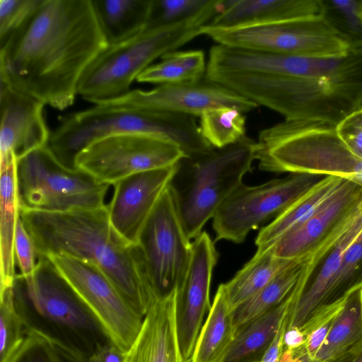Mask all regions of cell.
<instances>
[{
	"instance_id": "cell-1",
	"label": "cell",
	"mask_w": 362,
	"mask_h": 362,
	"mask_svg": "<svg viewBox=\"0 0 362 362\" xmlns=\"http://www.w3.org/2000/svg\"><path fill=\"white\" fill-rule=\"evenodd\" d=\"M107 46L91 0H42L25 28L0 46V81L63 110Z\"/></svg>"
},
{
	"instance_id": "cell-2",
	"label": "cell",
	"mask_w": 362,
	"mask_h": 362,
	"mask_svg": "<svg viewBox=\"0 0 362 362\" xmlns=\"http://www.w3.org/2000/svg\"><path fill=\"white\" fill-rule=\"evenodd\" d=\"M19 215L38 257L66 255L95 265L144 318L156 298L134 245L112 226L107 205L64 212L19 209Z\"/></svg>"
},
{
	"instance_id": "cell-3",
	"label": "cell",
	"mask_w": 362,
	"mask_h": 362,
	"mask_svg": "<svg viewBox=\"0 0 362 362\" xmlns=\"http://www.w3.org/2000/svg\"><path fill=\"white\" fill-rule=\"evenodd\" d=\"M205 78L279 112L286 120L337 124L356 109L362 96V48L351 49L346 64L326 77L214 72L206 73Z\"/></svg>"
},
{
	"instance_id": "cell-4",
	"label": "cell",
	"mask_w": 362,
	"mask_h": 362,
	"mask_svg": "<svg viewBox=\"0 0 362 362\" xmlns=\"http://www.w3.org/2000/svg\"><path fill=\"white\" fill-rule=\"evenodd\" d=\"M13 291L28 333L40 334L86 360L112 342L48 257H39L32 276L24 277L17 273Z\"/></svg>"
},
{
	"instance_id": "cell-5",
	"label": "cell",
	"mask_w": 362,
	"mask_h": 362,
	"mask_svg": "<svg viewBox=\"0 0 362 362\" xmlns=\"http://www.w3.org/2000/svg\"><path fill=\"white\" fill-rule=\"evenodd\" d=\"M120 134H143L170 141L185 156L214 148L202 136L194 117L170 112L94 105L62 116L47 148L62 166L77 170L76 158L93 142Z\"/></svg>"
},
{
	"instance_id": "cell-6",
	"label": "cell",
	"mask_w": 362,
	"mask_h": 362,
	"mask_svg": "<svg viewBox=\"0 0 362 362\" xmlns=\"http://www.w3.org/2000/svg\"><path fill=\"white\" fill-rule=\"evenodd\" d=\"M228 4V0H211L202 11L185 21L145 28L125 41L108 45L83 74L78 95L94 105L125 95L154 60L201 35L202 28L224 11Z\"/></svg>"
},
{
	"instance_id": "cell-7",
	"label": "cell",
	"mask_w": 362,
	"mask_h": 362,
	"mask_svg": "<svg viewBox=\"0 0 362 362\" xmlns=\"http://www.w3.org/2000/svg\"><path fill=\"white\" fill-rule=\"evenodd\" d=\"M259 148L258 142L244 136L225 147L185 156L176 164L168 187L190 241L243 184V176L252 170Z\"/></svg>"
},
{
	"instance_id": "cell-8",
	"label": "cell",
	"mask_w": 362,
	"mask_h": 362,
	"mask_svg": "<svg viewBox=\"0 0 362 362\" xmlns=\"http://www.w3.org/2000/svg\"><path fill=\"white\" fill-rule=\"evenodd\" d=\"M257 142L262 170L337 176L362 186V158L341 139L337 124L285 119L262 129Z\"/></svg>"
},
{
	"instance_id": "cell-9",
	"label": "cell",
	"mask_w": 362,
	"mask_h": 362,
	"mask_svg": "<svg viewBox=\"0 0 362 362\" xmlns=\"http://www.w3.org/2000/svg\"><path fill=\"white\" fill-rule=\"evenodd\" d=\"M16 180L19 209L48 212L103 207L111 186L81 170L64 168L47 146L17 160Z\"/></svg>"
},
{
	"instance_id": "cell-10",
	"label": "cell",
	"mask_w": 362,
	"mask_h": 362,
	"mask_svg": "<svg viewBox=\"0 0 362 362\" xmlns=\"http://www.w3.org/2000/svg\"><path fill=\"white\" fill-rule=\"evenodd\" d=\"M205 35L218 45L318 58L343 57L351 45L325 16L219 28L206 25Z\"/></svg>"
},
{
	"instance_id": "cell-11",
	"label": "cell",
	"mask_w": 362,
	"mask_h": 362,
	"mask_svg": "<svg viewBox=\"0 0 362 362\" xmlns=\"http://www.w3.org/2000/svg\"><path fill=\"white\" fill-rule=\"evenodd\" d=\"M191 243L183 230L168 186L134 245L156 299L176 291L188 267Z\"/></svg>"
},
{
	"instance_id": "cell-12",
	"label": "cell",
	"mask_w": 362,
	"mask_h": 362,
	"mask_svg": "<svg viewBox=\"0 0 362 362\" xmlns=\"http://www.w3.org/2000/svg\"><path fill=\"white\" fill-rule=\"evenodd\" d=\"M324 177L291 173L257 186L243 183L223 202L212 218L215 240L243 242L251 230L274 219Z\"/></svg>"
},
{
	"instance_id": "cell-13",
	"label": "cell",
	"mask_w": 362,
	"mask_h": 362,
	"mask_svg": "<svg viewBox=\"0 0 362 362\" xmlns=\"http://www.w3.org/2000/svg\"><path fill=\"white\" fill-rule=\"evenodd\" d=\"M185 156L175 144L143 134H120L100 139L76 158L77 169L112 185L131 175L171 167Z\"/></svg>"
},
{
	"instance_id": "cell-14",
	"label": "cell",
	"mask_w": 362,
	"mask_h": 362,
	"mask_svg": "<svg viewBox=\"0 0 362 362\" xmlns=\"http://www.w3.org/2000/svg\"><path fill=\"white\" fill-rule=\"evenodd\" d=\"M48 257L98 318L112 343L128 352L144 318L133 310L95 265L66 255Z\"/></svg>"
},
{
	"instance_id": "cell-15",
	"label": "cell",
	"mask_w": 362,
	"mask_h": 362,
	"mask_svg": "<svg viewBox=\"0 0 362 362\" xmlns=\"http://www.w3.org/2000/svg\"><path fill=\"white\" fill-rule=\"evenodd\" d=\"M362 233V208L351 227L336 243L328 236L304 258L301 276L292 291L286 328L302 329L327 306V300L343 256Z\"/></svg>"
},
{
	"instance_id": "cell-16",
	"label": "cell",
	"mask_w": 362,
	"mask_h": 362,
	"mask_svg": "<svg viewBox=\"0 0 362 362\" xmlns=\"http://www.w3.org/2000/svg\"><path fill=\"white\" fill-rule=\"evenodd\" d=\"M218 257L214 243L206 231H202L191 243L188 267L176 290L177 340L183 358L189 362L203 320L211 307L210 286Z\"/></svg>"
},
{
	"instance_id": "cell-17",
	"label": "cell",
	"mask_w": 362,
	"mask_h": 362,
	"mask_svg": "<svg viewBox=\"0 0 362 362\" xmlns=\"http://www.w3.org/2000/svg\"><path fill=\"white\" fill-rule=\"evenodd\" d=\"M96 105L170 112L193 117L206 110L230 107L242 112L259 105L237 92L207 80L193 84H162L151 89H134L117 98Z\"/></svg>"
},
{
	"instance_id": "cell-18",
	"label": "cell",
	"mask_w": 362,
	"mask_h": 362,
	"mask_svg": "<svg viewBox=\"0 0 362 362\" xmlns=\"http://www.w3.org/2000/svg\"><path fill=\"white\" fill-rule=\"evenodd\" d=\"M348 55L318 58L296 54L241 49L222 45L209 52L206 73L235 72L300 78H320L339 71L348 62Z\"/></svg>"
},
{
	"instance_id": "cell-19",
	"label": "cell",
	"mask_w": 362,
	"mask_h": 362,
	"mask_svg": "<svg viewBox=\"0 0 362 362\" xmlns=\"http://www.w3.org/2000/svg\"><path fill=\"white\" fill-rule=\"evenodd\" d=\"M39 100L0 81V168L46 146L50 136Z\"/></svg>"
},
{
	"instance_id": "cell-20",
	"label": "cell",
	"mask_w": 362,
	"mask_h": 362,
	"mask_svg": "<svg viewBox=\"0 0 362 362\" xmlns=\"http://www.w3.org/2000/svg\"><path fill=\"white\" fill-rule=\"evenodd\" d=\"M176 170L171 167L137 173L112 185L110 222L127 242L136 245L139 234Z\"/></svg>"
},
{
	"instance_id": "cell-21",
	"label": "cell",
	"mask_w": 362,
	"mask_h": 362,
	"mask_svg": "<svg viewBox=\"0 0 362 362\" xmlns=\"http://www.w3.org/2000/svg\"><path fill=\"white\" fill-rule=\"evenodd\" d=\"M361 205L362 186L345 180L310 218L269 248L280 258H303L337 226L356 213Z\"/></svg>"
},
{
	"instance_id": "cell-22",
	"label": "cell",
	"mask_w": 362,
	"mask_h": 362,
	"mask_svg": "<svg viewBox=\"0 0 362 362\" xmlns=\"http://www.w3.org/2000/svg\"><path fill=\"white\" fill-rule=\"evenodd\" d=\"M176 291L152 303L125 362H189L180 351L175 320Z\"/></svg>"
},
{
	"instance_id": "cell-23",
	"label": "cell",
	"mask_w": 362,
	"mask_h": 362,
	"mask_svg": "<svg viewBox=\"0 0 362 362\" xmlns=\"http://www.w3.org/2000/svg\"><path fill=\"white\" fill-rule=\"evenodd\" d=\"M323 0H230L209 24L219 28L325 16Z\"/></svg>"
},
{
	"instance_id": "cell-24",
	"label": "cell",
	"mask_w": 362,
	"mask_h": 362,
	"mask_svg": "<svg viewBox=\"0 0 362 362\" xmlns=\"http://www.w3.org/2000/svg\"><path fill=\"white\" fill-rule=\"evenodd\" d=\"M291 300L292 291L278 305L238 327L223 362H259L274 341Z\"/></svg>"
},
{
	"instance_id": "cell-25",
	"label": "cell",
	"mask_w": 362,
	"mask_h": 362,
	"mask_svg": "<svg viewBox=\"0 0 362 362\" xmlns=\"http://www.w3.org/2000/svg\"><path fill=\"white\" fill-rule=\"evenodd\" d=\"M344 180L337 176H325L259 230L255 239L256 252L264 251L305 223L336 192Z\"/></svg>"
},
{
	"instance_id": "cell-26",
	"label": "cell",
	"mask_w": 362,
	"mask_h": 362,
	"mask_svg": "<svg viewBox=\"0 0 362 362\" xmlns=\"http://www.w3.org/2000/svg\"><path fill=\"white\" fill-rule=\"evenodd\" d=\"M233 312L220 284L190 362H223L235 336Z\"/></svg>"
},
{
	"instance_id": "cell-27",
	"label": "cell",
	"mask_w": 362,
	"mask_h": 362,
	"mask_svg": "<svg viewBox=\"0 0 362 362\" xmlns=\"http://www.w3.org/2000/svg\"><path fill=\"white\" fill-rule=\"evenodd\" d=\"M17 160L13 159L1 169L0 177V289L13 286L17 274L14 240L19 217V202L16 180Z\"/></svg>"
},
{
	"instance_id": "cell-28",
	"label": "cell",
	"mask_w": 362,
	"mask_h": 362,
	"mask_svg": "<svg viewBox=\"0 0 362 362\" xmlns=\"http://www.w3.org/2000/svg\"><path fill=\"white\" fill-rule=\"evenodd\" d=\"M108 43L125 41L145 29L152 0H91Z\"/></svg>"
},
{
	"instance_id": "cell-29",
	"label": "cell",
	"mask_w": 362,
	"mask_h": 362,
	"mask_svg": "<svg viewBox=\"0 0 362 362\" xmlns=\"http://www.w3.org/2000/svg\"><path fill=\"white\" fill-rule=\"evenodd\" d=\"M298 259L280 258L271 248L256 252L229 281L221 284L232 310L254 296Z\"/></svg>"
},
{
	"instance_id": "cell-30",
	"label": "cell",
	"mask_w": 362,
	"mask_h": 362,
	"mask_svg": "<svg viewBox=\"0 0 362 362\" xmlns=\"http://www.w3.org/2000/svg\"><path fill=\"white\" fill-rule=\"evenodd\" d=\"M362 342V283L346 294L314 361L330 362Z\"/></svg>"
},
{
	"instance_id": "cell-31",
	"label": "cell",
	"mask_w": 362,
	"mask_h": 362,
	"mask_svg": "<svg viewBox=\"0 0 362 362\" xmlns=\"http://www.w3.org/2000/svg\"><path fill=\"white\" fill-rule=\"evenodd\" d=\"M206 65L202 50L173 51L146 69L136 81L158 85L197 83L206 74Z\"/></svg>"
},
{
	"instance_id": "cell-32",
	"label": "cell",
	"mask_w": 362,
	"mask_h": 362,
	"mask_svg": "<svg viewBox=\"0 0 362 362\" xmlns=\"http://www.w3.org/2000/svg\"><path fill=\"white\" fill-rule=\"evenodd\" d=\"M303 261L304 257L298 259L233 310L235 330L276 307L290 294L298 280Z\"/></svg>"
},
{
	"instance_id": "cell-33",
	"label": "cell",
	"mask_w": 362,
	"mask_h": 362,
	"mask_svg": "<svg viewBox=\"0 0 362 362\" xmlns=\"http://www.w3.org/2000/svg\"><path fill=\"white\" fill-rule=\"evenodd\" d=\"M199 128L203 137L214 148H223L245 136V117L233 107H215L200 115Z\"/></svg>"
},
{
	"instance_id": "cell-34",
	"label": "cell",
	"mask_w": 362,
	"mask_h": 362,
	"mask_svg": "<svg viewBox=\"0 0 362 362\" xmlns=\"http://www.w3.org/2000/svg\"><path fill=\"white\" fill-rule=\"evenodd\" d=\"M27 334L16 307L13 286L0 289V362L7 361Z\"/></svg>"
},
{
	"instance_id": "cell-35",
	"label": "cell",
	"mask_w": 362,
	"mask_h": 362,
	"mask_svg": "<svg viewBox=\"0 0 362 362\" xmlns=\"http://www.w3.org/2000/svg\"><path fill=\"white\" fill-rule=\"evenodd\" d=\"M325 16L349 41L351 48H362V18L359 1L323 0Z\"/></svg>"
},
{
	"instance_id": "cell-36",
	"label": "cell",
	"mask_w": 362,
	"mask_h": 362,
	"mask_svg": "<svg viewBox=\"0 0 362 362\" xmlns=\"http://www.w3.org/2000/svg\"><path fill=\"white\" fill-rule=\"evenodd\" d=\"M211 0H152L145 28L175 24L202 11Z\"/></svg>"
},
{
	"instance_id": "cell-37",
	"label": "cell",
	"mask_w": 362,
	"mask_h": 362,
	"mask_svg": "<svg viewBox=\"0 0 362 362\" xmlns=\"http://www.w3.org/2000/svg\"><path fill=\"white\" fill-rule=\"evenodd\" d=\"M42 0H0V46L21 32Z\"/></svg>"
},
{
	"instance_id": "cell-38",
	"label": "cell",
	"mask_w": 362,
	"mask_h": 362,
	"mask_svg": "<svg viewBox=\"0 0 362 362\" xmlns=\"http://www.w3.org/2000/svg\"><path fill=\"white\" fill-rule=\"evenodd\" d=\"M345 298L346 296L325 308L301 329L305 335L304 351L309 359L314 360L325 342L336 316L344 306Z\"/></svg>"
},
{
	"instance_id": "cell-39",
	"label": "cell",
	"mask_w": 362,
	"mask_h": 362,
	"mask_svg": "<svg viewBox=\"0 0 362 362\" xmlns=\"http://www.w3.org/2000/svg\"><path fill=\"white\" fill-rule=\"evenodd\" d=\"M16 265L18 274L24 277L32 276L38 263V254L34 242L27 230L22 219L18 217L14 240Z\"/></svg>"
},
{
	"instance_id": "cell-40",
	"label": "cell",
	"mask_w": 362,
	"mask_h": 362,
	"mask_svg": "<svg viewBox=\"0 0 362 362\" xmlns=\"http://www.w3.org/2000/svg\"><path fill=\"white\" fill-rule=\"evenodd\" d=\"M6 362H56L52 343L34 332H28Z\"/></svg>"
},
{
	"instance_id": "cell-41",
	"label": "cell",
	"mask_w": 362,
	"mask_h": 362,
	"mask_svg": "<svg viewBox=\"0 0 362 362\" xmlns=\"http://www.w3.org/2000/svg\"><path fill=\"white\" fill-rule=\"evenodd\" d=\"M337 131L350 150L362 158V107L341 120L337 124Z\"/></svg>"
},
{
	"instance_id": "cell-42",
	"label": "cell",
	"mask_w": 362,
	"mask_h": 362,
	"mask_svg": "<svg viewBox=\"0 0 362 362\" xmlns=\"http://www.w3.org/2000/svg\"><path fill=\"white\" fill-rule=\"evenodd\" d=\"M287 314L272 344L259 362H301L306 356L301 349H283V336L287 325Z\"/></svg>"
},
{
	"instance_id": "cell-43",
	"label": "cell",
	"mask_w": 362,
	"mask_h": 362,
	"mask_svg": "<svg viewBox=\"0 0 362 362\" xmlns=\"http://www.w3.org/2000/svg\"><path fill=\"white\" fill-rule=\"evenodd\" d=\"M126 354L111 342L90 356L87 362H124Z\"/></svg>"
},
{
	"instance_id": "cell-44",
	"label": "cell",
	"mask_w": 362,
	"mask_h": 362,
	"mask_svg": "<svg viewBox=\"0 0 362 362\" xmlns=\"http://www.w3.org/2000/svg\"><path fill=\"white\" fill-rule=\"evenodd\" d=\"M305 335L298 327H291L286 328L283 336V349L295 350L304 346Z\"/></svg>"
},
{
	"instance_id": "cell-45",
	"label": "cell",
	"mask_w": 362,
	"mask_h": 362,
	"mask_svg": "<svg viewBox=\"0 0 362 362\" xmlns=\"http://www.w3.org/2000/svg\"><path fill=\"white\" fill-rule=\"evenodd\" d=\"M52 343V342H51ZM56 362H87V360L71 350L52 343Z\"/></svg>"
},
{
	"instance_id": "cell-46",
	"label": "cell",
	"mask_w": 362,
	"mask_h": 362,
	"mask_svg": "<svg viewBox=\"0 0 362 362\" xmlns=\"http://www.w3.org/2000/svg\"><path fill=\"white\" fill-rule=\"evenodd\" d=\"M330 362H362V342Z\"/></svg>"
},
{
	"instance_id": "cell-47",
	"label": "cell",
	"mask_w": 362,
	"mask_h": 362,
	"mask_svg": "<svg viewBox=\"0 0 362 362\" xmlns=\"http://www.w3.org/2000/svg\"><path fill=\"white\" fill-rule=\"evenodd\" d=\"M360 107H362V96L361 97L360 100H358L356 109H358Z\"/></svg>"
},
{
	"instance_id": "cell-48",
	"label": "cell",
	"mask_w": 362,
	"mask_h": 362,
	"mask_svg": "<svg viewBox=\"0 0 362 362\" xmlns=\"http://www.w3.org/2000/svg\"><path fill=\"white\" fill-rule=\"evenodd\" d=\"M359 14L362 18V1H359Z\"/></svg>"
},
{
	"instance_id": "cell-49",
	"label": "cell",
	"mask_w": 362,
	"mask_h": 362,
	"mask_svg": "<svg viewBox=\"0 0 362 362\" xmlns=\"http://www.w3.org/2000/svg\"><path fill=\"white\" fill-rule=\"evenodd\" d=\"M301 362H315V361H312V360L309 359L307 356H305V357L302 359Z\"/></svg>"
},
{
	"instance_id": "cell-50",
	"label": "cell",
	"mask_w": 362,
	"mask_h": 362,
	"mask_svg": "<svg viewBox=\"0 0 362 362\" xmlns=\"http://www.w3.org/2000/svg\"><path fill=\"white\" fill-rule=\"evenodd\" d=\"M126 359V358H125ZM125 362V361H124Z\"/></svg>"
}]
</instances>
